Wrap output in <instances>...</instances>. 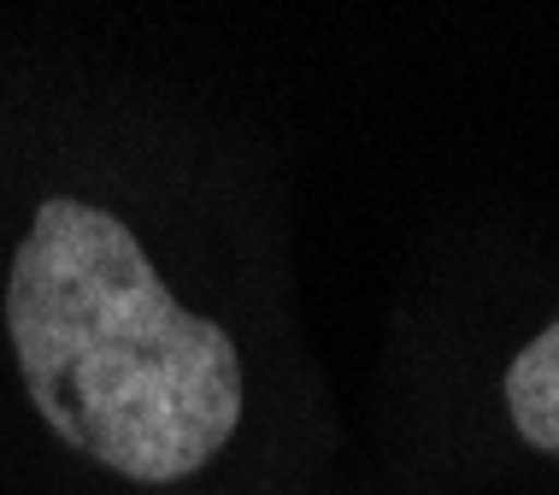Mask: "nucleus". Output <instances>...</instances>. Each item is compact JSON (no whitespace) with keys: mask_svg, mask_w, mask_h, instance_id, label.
Here are the masks:
<instances>
[{"mask_svg":"<svg viewBox=\"0 0 559 495\" xmlns=\"http://www.w3.org/2000/svg\"><path fill=\"white\" fill-rule=\"evenodd\" d=\"M507 408H512V425H519L524 443L542 448V455H559V319L512 360Z\"/></svg>","mask_w":559,"mask_h":495,"instance_id":"f03ea898","label":"nucleus"},{"mask_svg":"<svg viewBox=\"0 0 559 495\" xmlns=\"http://www.w3.org/2000/svg\"><path fill=\"white\" fill-rule=\"evenodd\" d=\"M7 330L41 425L130 484L194 478L236 437V342L165 290L107 207H36L12 254Z\"/></svg>","mask_w":559,"mask_h":495,"instance_id":"f257e3e1","label":"nucleus"}]
</instances>
